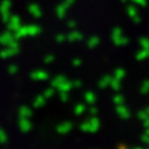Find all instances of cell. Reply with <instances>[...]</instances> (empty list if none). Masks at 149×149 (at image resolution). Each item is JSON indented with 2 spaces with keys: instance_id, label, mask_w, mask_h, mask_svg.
<instances>
[]
</instances>
